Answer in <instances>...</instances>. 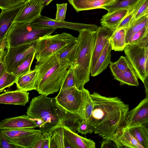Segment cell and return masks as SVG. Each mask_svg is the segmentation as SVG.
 <instances>
[{"instance_id": "obj_40", "label": "cell", "mask_w": 148, "mask_h": 148, "mask_svg": "<svg viewBox=\"0 0 148 148\" xmlns=\"http://www.w3.org/2000/svg\"><path fill=\"white\" fill-rule=\"evenodd\" d=\"M148 7V0H145L137 12L134 18L130 23L129 26L137 20L144 16V13Z\"/></svg>"}, {"instance_id": "obj_3", "label": "cell", "mask_w": 148, "mask_h": 148, "mask_svg": "<svg viewBox=\"0 0 148 148\" xmlns=\"http://www.w3.org/2000/svg\"><path fill=\"white\" fill-rule=\"evenodd\" d=\"M65 111L56 97L40 95L32 99L26 114L36 122L42 133L50 135L56 128L63 126L62 120Z\"/></svg>"}, {"instance_id": "obj_36", "label": "cell", "mask_w": 148, "mask_h": 148, "mask_svg": "<svg viewBox=\"0 0 148 148\" xmlns=\"http://www.w3.org/2000/svg\"><path fill=\"white\" fill-rule=\"evenodd\" d=\"M75 86H76V83L73 66L72 65L68 72L60 90H63Z\"/></svg>"}, {"instance_id": "obj_42", "label": "cell", "mask_w": 148, "mask_h": 148, "mask_svg": "<svg viewBox=\"0 0 148 148\" xmlns=\"http://www.w3.org/2000/svg\"><path fill=\"white\" fill-rule=\"evenodd\" d=\"M145 29V27L135 34L129 40L127 45L133 44L140 42L144 34Z\"/></svg>"}, {"instance_id": "obj_31", "label": "cell", "mask_w": 148, "mask_h": 148, "mask_svg": "<svg viewBox=\"0 0 148 148\" xmlns=\"http://www.w3.org/2000/svg\"><path fill=\"white\" fill-rule=\"evenodd\" d=\"M35 51L28 54L12 73L18 77L29 72L35 56Z\"/></svg>"}, {"instance_id": "obj_30", "label": "cell", "mask_w": 148, "mask_h": 148, "mask_svg": "<svg viewBox=\"0 0 148 148\" xmlns=\"http://www.w3.org/2000/svg\"><path fill=\"white\" fill-rule=\"evenodd\" d=\"M148 15L144 16L129 26L127 29L126 35L125 42L127 45L135 34L145 27Z\"/></svg>"}, {"instance_id": "obj_39", "label": "cell", "mask_w": 148, "mask_h": 148, "mask_svg": "<svg viewBox=\"0 0 148 148\" xmlns=\"http://www.w3.org/2000/svg\"><path fill=\"white\" fill-rule=\"evenodd\" d=\"M67 3L56 4L57 11L55 19L58 21H64L66 13Z\"/></svg>"}, {"instance_id": "obj_19", "label": "cell", "mask_w": 148, "mask_h": 148, "mask_svg": "<svg viewBox=\"0 0 148 148\" xmlns=\"http://www.w3.org/2000/svg\"><path fill=\"white\" fill-rule=\"evenodd\" d=\"M111 140L118 148H144L127 128H123L118 134Z\"/></svg>"}, {"instance_id": "obj_17", "label": "cell", "mask_w": 148, "mask_h": 148, "mask_svg": "<svg viewBox=\"0 0 148 148\" xmlns=\"http://www.w3.org/2000/svg\"><path fill=\"white\" fill-rule=\"evenodd\" d=\"M29 93L18 89L7 91L0 95V103L25 106L29 101Z\"/></svg>"}, {"instance_id": "obj_22", "label": "cell", "mask_w": 148, "mask_h": 148, "mask_svg": "<svg viewBox=\"0 0 148 148\" xmlns=\"http://www.w3.org/2000/svg\"><path fill=\"white\" fill-rule=\"evenodd\" d=\"M77 12L83 10L102 8L114 0H68Z\"/></svg>"}, {"instance_id": "obj_45", "label": "cell", "mask_w": 148, "mask_h": 148, "mask_svg": "<svg viewBox=\"0 0 148 148\" xmlns=\"http://www.w3.org/2000/svg\"><path fill=\"white\" fill-rule=\"evenodd\" d=\"M44 134L43 148H50V135L49 134L46 133H44Z\"/></svg>"}, {"instance_id": "obj_9", "label": "cell", "mask_w": 148, "mask_h": 148, "mask_svg": "<svg viewBox=\"0 0 148 148\" xmlns=\"http://www.w3.org/2000/svg\"><path fill=\"white\" fill-rule=\"evenodd\" d=\"M56 98L58 104L65 111L79 114L83 100L81 88L75 86L60 90Z\"/></svg>"}, {"instance_id": "obj_35", "label": "cell", "mask_w": 148, "mask_h": 148, "mask_svg": "<svg viewBox=\"0 0 148 148\" xmlns=\"http://www.w3.org/2000/svg\"><path fill=\"white\" fill-rule=\"evenodd\" d=\"M18 77L13 73L5 71L0 75V92L15 83Z\"/></svg>"}, {"instance_id": "obj_8", "label": "cell", "mask_w": 148, "mask_h": 148, "mask_svg": "<svg viewBox=\"0 0 148 148\" xmlns=\"http://www.w3.org/2000/svg\"><path fill=\"white\" fill-rule=\"evenodd\" d=\"M1 130L10 142L19 148H34L42 133L34 129Z\"/></svg>"}, {"instance_id": "obj_33", "label": "cell", "mask_w": 148, "mask_h": 148, "mask_svg": "<svg viewBox=\"0 0 148 148\" xmlns=\"http://www.w3.org/2000/svg\"><path fill=\"white\" fill-rule=\"evenodd\" d=\"M132 65L126 57L121 56L115 62H111L109 67L112 73L123 72Z\"/></svg>"}, {"instance_id": "obj_24", "label": "cell", "mask_w": 148, "mask_h": 148, "mask_svg": "<svg viewBox=\"0 0 148 148\" xmlns=\"http://www.w3.org/2000/svg\"><path fill=\"white\" fill-rule=\"evenodd\" d=\"M128 28L121 27L113 32L109 39L112 50L115 51H122L127 45L125 42L126 33Z\"/></svg>"}, {"instance_id": "obj_48", "label": "cell", "mask_w": 148, "mask_h": 148, "mask_svg": "<svg viewBox=\"0 0 148 148\" xmlns=\"http://www.w3.org/2000/svg\"><path fill=\"white\" fill-rule=\"evenodd\" d=\"M140 125L148 137V119L142 123Z\"/></svg>"}, {"instance_id": "obj_15", "label": "cell", "mask_w": 148, "mask_h": 148, "mask_svg": "<svg viewBox=\"0 0 148 148\" xmlns=\"http://www.w3.org/2000/svg\"><path fill=\"white\" fill-rule=\"evenodd\" d=\"M23 4L1 10L0 14V40L5 37L9 29L23 6Z\"/></svg>"}, {"instance_id": "obj_23", "label": "cell", "mask_w": 148, "mask_h": 148, "mask_svg": "<svg viewBox=\"0 0 148 148\" xmlns=\"http://www.w3.org/2000/svg\"><path fill=\"white\" fill-rule=\"evenodd\" d=\"M111 50L108 41L93 68L90 71L92 76L94 77L99 75L107 69L111 62Z\"/></svg>"}, {"instance_id": "obj_41", "label": "cell", "mask_w": 148, "mask_h": 148, "mask_svg": "<svg viewBox=\"0 0 148 148\" xmlns=\"http://www.w3.org/2000/svg\"><path fill=\"white\" fill-rule=\"evenodd\" d=\"M1 148H19V147L10 142L6 138L2 131L0 130Z\"/></svg>"}, {"instance_id": "obj_21", "label": "cell", "mask_w": 148, "mask_h": 148, "mask_svg": "<svg viewBox=\"0 0 148 148\" xmlns=\"http://www.w3.org/2000/svg\"><path fill=\"white\" fill-rule=\"evenodd\" d=\"M128 9L119 10L110 13H108L103 15L100 20L101 26L113 32L126 15Z\"/></svg>"}, {"instance_id": "obj_38", "label": "cell", "mask_w": 148, "mask_h": 148, "mask_svg": "<svg viewBox=\"0 0 148 148\" xmlns=\"http://www.w3.org/2000/svg\"><path fill=\"white\" fill-rule=\"evenodd\" d=\"M77 132L82 134H86L87 133L91 134L94 132L93 128L88 120L83 119L79 123Z\"/></svg>"}, {"instance_id": "obj_13", "label": "cell", "mask_w": 148, "mask_h": 148, "mask_svg": "<svg viewBox=\"0 0 148 148\" xmlns=\"http://www.w3.org/2000/svg\"><path fill=\"white\" fill-rule=\"evenodd\" d=\"M34 22L39 25L51 27L57 29L67 28L77 31L79 32L84 29L96 31L98 27V26L95 24L72 23L65 21H61L41 15Z\"/></svg>"}, {"instance_id": "obj_16", "label": "cell", "mask_w": 148, "mask_h": 148, "mask_svg": "<svg viewBox=\"0 0 148 148\" xmlns=\"http://www.w3.org/2000/svg\"><path fill=\"white\" fill-rule=\"evenodd\" d=\"M96 31V39L91 70L94 66L113 33L109 29L102 26L98 27Z\"/></svg>"}, {"instance_id": "obj_34", "label": "cell", "mask_w": 148, "mask_h": 148, "mask_svg": "<svg viewBox=\"0 0 148 148\" xmlns=\"http://www.w3.org/2000/svg\"><path fill=\"white\" fill-rule=\"evenodd\" d=\"M128 129L132 134L144 148H148V137L140 125Z\"/></svg>"}, {"instance_id": "obj_10", "label": "cell", "mask_w": 148, "mask_h": 148, "mask_svg": "<svg viewBox=\"0 0 148 148\" xmlns=\"http://www.w3.org/2000/svg\"><path fill=\"white\" fill-rule=\"evenodd\" d=\"M36 42L9 48L3 61L6 71L10 73L14 72L28 54L35 51Z\"/></svg>"}, {"instance_id": "obj_12", "label": "cell", "mask_w": 148, "mask_h": 148, "mask_svg": "<svg viewBox=\"0 0 148 148\" xmlns=\"http://www.w3.org/2000/svg\"><path fill=\"white\" fill-rule=\"evenodd\" d=\"M148 119V98L142 100L135 108L127 113L123 128L129 129L140 125Z\"/></svg>"}, {"instance_id": "obj_37", "label": "cell", "mask_w": 148, "mask_h": 148, "mask_svg": "<svg viewBox=\"0 0 148 148\" xmlns=\"http://www.w3.org/2000/svg\"><path fill=\"white\" fill-rule=\"evenodd\" d=\"M27 0H0V8L8 9L23 4Z\"/></svg>"}, {"instance_id": "obj_28", "label": "cell", "mask_w": 148, "mask_h": 148, "mask_svg": "<svg viewBox=\"0 0 148 148\" xmlns=\"http://www.w3.org/2000/svg\"><path fill=\"white\" fill-rule=\"evenodd\" d=\"M49 135L50 148H65V141L63 126L56 128L51 132Z\"/></svg>"}, {"instance_id": "obj_5", "label": "cell", "mask_w": 148, "mask_h": 148, "mask_svg": "<svg viewBox=\"0 0 148 148\" xmlns=\"http://www.w3.org/2000/svg\"><path fill=\"white\" fill-rule=\"evenodd\" d=\"M57 28L35 22L14 23L7 32L6 49L36 42L39 38L51 35Z\"/></svg>"}, {"instance_id": "obj_25", "label": "cell", "mask_w": 148, "mask_h": 148, "mask_svg": "<svg viewBox=\"0 0 148 148\" xmlns=\"http://www.w3.org/2000/svg\"><path fill=\"white\" fill-rule=\"evenodd\" d=\"M112 75L114 79L119 82L121 85L127 84L137 86L139 85L137 75L132 65L123 72Z\"/></svg>"}, {"instance_id": "obj_6", "label": "cell", "mask_w": 148, "mask_h": 148, "mask_svg": "<svg viewBox=\"0 0 148 148\" xmlns=\"http://www.w3.org/2000/svg\"><path fill=\"white\" fill-rule=\"evenodd\" d=\"M77 41V38L64 32L41 38L36 42L35 57L37 60L47 57Z\"/></svg>"}, {"instance_id": "obj_2", "label": "cell", "mask_w": 148, "mask_h": 148, "mask_svg": "<svg viewBox=\"0 0 148 148\" xmlns=\"http://www.w3.org/2000/svg\"><path fill=\"white\" fill-rule=\"evenodd\" d=\"M72 63L59 58L56 52L37 60L38 72L36 90L47 96L60 90Z\"/></svg>"}, {"instance_id": "obj_43", "label": "cell", "mask_w": 148, "mask_h": 148, "mask_svg": "<svg viewBox=\"0 0 148 148\" xmlns=\"http://www.w3.org/2000/svg\"><path fill=\"white\" fill-rule=\"evenodd\" d=\"M101 148L117 147L115 143L110 139H104L101 142Z\"/></svg>"}, {"instance_id": "obj_52", "label": "cell", "mask_w": 148, "mask_h": 148, "mask_svg": "<svg viewBox=\"0 0 148 148\" xmlns=\"http://www.w3.org/2000/svg\"><path fill=\"white\" fill-rule=\"evenodd\" d=\"M147 64L148 66V54H147Z\"/></svg>"}, {"instance_id": "obj_1", "label": "cell", "mask_w": 148, "mask_h": 148, "mask_svg": "<svg viewBox=\"0 0 148 148\" xmlns=\"http://www.w3.org/2000/svg\"><path fill=\"white\" fill-rule=\"evenodd\" d=\"M90 96L94 107L88 120L94 132L103 139L111 140L123 127L129 106L118 97H107L95 92Z\"/></svg>"}, {"instance_id": "obj_29", "label": "cell", "mask_w": 148, "mask_h": 148, "mask_svg": "<svg viewBox=\"0 0 148 148\" xmlns=\"http://www.w3.org/2000/svg\"><path fill=\"white\" fill-rule=\"evenodd\" d=\"M77 41L71 43L56 52L58 57L73 64L76 55Z\"/></svg>"}, {"instance_id": "obj_26", "label": "cell", "mask_w": 148, "mask_h": 148, "mask_svg": "<svg viewBox=\"0 0 148 148\" xmlns=\"http://www.w3.org/2000/svg\"><path fill=\"white\" fill-rule=\"evenodd\" d=\"M80 88L82 92L83 100L79 114L83 119L89 120L93 110V103L88 90L84 86Z\"/></svg>"}, {"instance_id": "obj_44", "label": "cell", "mask_w": 148, "mask_h": 148, "mask_svg": "<svg viewBox=\"0 0 148 148\" xmlns=\"http://www.w3.org/2000/svg\"><path fill=\"white\" fill-rule=\"evenodd\" d=\"M44 133H42L41 135L37 141L34 148H43Z\"/></svg>"}, {"instance_id": "obj_11", "label": "cell", "mask_w": 148, "mask_h": 148, "mask_svg": "<svg viewBox=\"0 0 148 148\" xmlns=\"http://www.w3.org/2000/svg\"><path fill=\"white\" fill-rule=\"evenodd\" d=\"M44 7L38 0H27L14 23H29L35 22L41 16Z\"/></svg>"}, {"instance_id": "obj_4", "label": "cell", "mask_w": 148, "mask_h": 148, "mask_svg": "<svg viewBox=\"0 0 148 148\" xmlns=\"http://www.w3.org/2000/svg\"><path fill=\"white\" fill-rule=\"evenodd\" d=\"M79 32L76 53L72 65L76 86L80 89L90 80L97 31L84 29Z\"/></svg>"}, {"instance_id": "obj_7", "label": "cell", "mask_w": 148, "mask_h": 148, "mask_svg": "<svg viewBox=\"0 0 148 148\" xmlns=\"http://www.w3.org/2000/svg\"><path fill=\"white\" fill-rule=\"evenodd\" d=\"M148 44L142 42L127 45L124 50L126 57L143 82L148 74Z\"/></svg>"}, {"instance_id": "obj_53", "label": "cell", "mask_w": 148, "mask_h": 148, "mask_svg": "<svg viewBox=\"0 0 148 148\" xmlns=\"http://www.w3.org/2000/svg\"><path fill=\"white\" fill-rule=\"evenodd\" d=\"M115 0V1H116V0Z\"/></svg>"}, {"instance_id": "obj_50", "label": "cell", "mask_w": 148, "mask_h": 148, "mask_svg": "<svg viewBox=\"0 0 148 148\" xmlns=\"http://www.w3.org/2000/svg\"><path fill=\"white\" fill-rule=\"evenodd\" d=\"M45 7L50 3L53 0H38Z\"/></svg>"}, {"instance_id": "obj_51", "label": "cell", "mask_w": 148, "mask_h": 148, "mask_svg": "<svg viewBox=\"0 0 148 148\" xmlns=\"http://www.w3.org/2000/svg\"><path fill=\"white\" fill-rule=\"evenodd\" d=\"M147 15H148V7L144 14V16Z\"/></svg>"}, {"instance_id": "obj_32", "label": "cell", "mask_w": 148, "mask_h": 148, "mask_svg": "<svg viewBox=\"0 0 148 148\" xmlns=\"http://www.w3.org/2000/svg\"><path fill=\"white\" fill-rule=\"evenodd\" d=\"M138 0H117L103 6V9L110 13L114 11L122 9H128Z\"/></svg>"}, {"instance_id": "obj_49", "label": "cell", "mask_w": 148, "mask_h": 148, "mask_svg": "<svg viewBox=\"0 0 148 148\" xmlns=\"http://www.w3.org/2000/svg\"><path fill=\"white\" fill-rule=\"evenodd\" d=\"M5 68L3 61H0V75L5 71Z\"/></svg>"}, {"instance_id": "obj_20", "label": "cell", "mask_w": 148, "mask_h": 148, "mask_svg": "<svg viewBox=\"0 0 148 148\" xmlns=\"http://www.w3.org/2000/svg\"><path fill=\"white\" fill-rule=\"evenodd\" d=\"M38 72L34 69L29 72L18 76L16 82L18 89L28 91L36 90Z\"/></svg>"}, {"instance_id": "obj_46", "label": "cell", "mask_w": 148, "mask_h": 148, "mask_svg": "<svg viewBox=\"0 0 148 148\" xmlns=\"http://www.w3.org/2000/svg\"><path fill=\"white\" fill-rule=\"evenodd\" d=\"M140 42H142L147 44H148V15L147 21L145 26V33L143 38Z\"/></svg>"}, {"instance_id": "obj_14", "label": "cell", "mask_w": 148, "mask_h": 148, "mask_svg": "<svg viewBox=\"0 0 148 148\" xmlns=\"http://www.w3.org/2000/svg\"><path fill=\"white\" fill-rule=\"evenodd\" d=\"M38 127L36 122L27 115L5 119L0 123V129H34Z\"/></svg>"}, {"instance_id": "obj_27", "label": "cell", "mask_w": 148, "mask_h": 148, "mask_svg": "<svg viewBox=\"0 0 148 148\" xmlns=\"http://www.w3.org/2000/svg\"><path fill=\"white\" fill-rule=\"evenodd\" d=\"M83 119L78 114L73 113L66 111L62 117V126H65L74 132L77 131L79 123Z\"/></svg>"}, {"instance_id": "obj_47", "label": "cell", "mask_w": 148, "mask_h": 148, "mask_svg": "<svg viewBox=\"0 0 148 148\" xmlns=\"http://www.w3.org/2000/svg\"><path fill=\"white\" fill-rule=\"evenodd\" d=\"M143 83L145 88L146 97L148 98V74L146 76Z\"/></svg>"}, {"instance_id": "obj_18", "label": "cell", "mask_w": 148, "mask_h": 148, "mask_svg": "<svg viewBox=\"0 0 148 148\" xmlns=\"http://www.w3.org/2000/svg\"><path fill=\"white\" fill-rule=\"evenodd\" d=\"M63 127L65 140L72 148L95 147V143L93 140L78 135L66 126Z\"/></svg>"}]
</instances>
